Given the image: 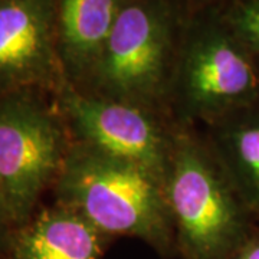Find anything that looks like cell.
<instances>
[{
  "label": "cell",
  "instance_id": "5",
  "mask_svg": "<svg viewBox=\"0 0 259 259\" xmlns=\"http://www.w3.org/2000/svg\"><path fill=\"white\" fill-rule=\"evenodd\" d=\"M72 137L54 95L39 90L0 94V196L15 229L52 189Z\"/></svg>",
  "mask_w": 259,
  "mask_h": 259
},
{
  "label": "cell",
  "instance_id": "14",
  "mask_svg": "<svg viewBox=\"0 0 259 259\" xmlns=\"http://www.w3.org/2000/svg\"><path fill=\"white\" fill-rule=\"evenodd\" d=\"M192 10L206 9V8H218L226 0H183Z\"/></svg>",
  "mask_w": 259,
  "mask_h": 259
},
{
  "label": "cell",
  "instance_id": "1",
  "mask_svg": "<svg viewBox=\"0 0 259 259\" xmlns=\"http://www.w3.org/2000/svg\"><path fill=\"white\" fill-rule=\"evenodd\" d=\"M52 192L54 203L112 239L136 238L163 258L177 256L164 185L143 167L72 140Z\"/></svg>",
  "mask_w": 259,
  "mask_h": 259
},
{
  "label": "cell",
  "instance_id": "11",
  "mask_svg": "<svg viewBox=\"0 0 259 259\" xmlns=\"http://www.w3.org/2000/svg\"><path fill=\"white\" fill-rule=\"evenodd\" d=\"M216 9L243 45L259 58V0H226Z\"/></svg>",
  "mask_w": 259,
  "mask_h": 259
},
{
  "label": "cell",
  "instance_id": "4",
  "mask_svg": "<svg viewBox=\"0 0 259 259\" xmlns=\"http://www.w3.org/2000/svg\"><path fill=\"white\" fill-rule=\"evenodd\" d=\"M256 101L258 58L216 8L192 10L170 88V117L182 124L207 127Z\"/></svg>",
  "mask_w": 259,
  "mask_h": 259
},
{
  "label": "cell",
  "instance_id": "8",
  "mask_svg": "<svg viewBox=\"0 0 259 259\" xmlns=\"http://www.w3.org/2000/svg\"><path fill=\"white\" fill-rule=\"evenodd\" d=\"M112 241L81 214L54 203L39 206L15 229L6 259H102Z\"/></svg>",
  "mask_w": 259,
  "mask_h": 259
},
{
  "label": "cell",
  "instance_id": "9",
  "mask_svg": "<svg viewBox=\"0 0 259 259\" xmlns=\"http://www.w3.org/2000/svg\"><path fill=\"white\" fill-rule=\"evenodd\" d=\"M125 0H56V39L65 79L81 88L97 64Z\"/></svg>",
  "mask_w": 259,
  "mask_h": 259
},
{
  "label": "cell",
  "instance_id": "7",
  "mask_svg": "<svg viewBox=\"0 0 259 259\" xmlns=\"http://www.w3.org/2000/svg\"><path fill=\"white\" fill-rule=\"evenodd\" d=\"M56 39V0H0V94L65 82Z\"/></svg>",
  "mask_w": 259,
  "mask_h": 259
},
{
  "label": "cell",
  "instance_id": "12",
  "mask_svg": "<svg viewBox=\"0 0 259 259\" xmlns=\"http://www.w3.org/2000/svg\"><path fill=\"white\" fill-rule=\"evenodd\" d=\"M13 233H15V226L6 210L5 202L0 196V259H6L8 256Z\"/></svg>",
  "mask_w": 259,
  "mask_h": 259
},
{
  "label": "cell",
  "instance_id": "6",
  "mask_svg": "<svg viewBox=\"0 0 259 259\" xmlns=\"http://www.w3.org/2000/svg\"><path fill=\"white\" fill-rule=\"evenodd\" d=\"M52 95L74 141L143 167L166 183L175 144L170 115L81 93L68 81Z\"/></svg>",
  "mask_w": 259,
  "mask_h": 259
},
{
  "label": "cell",
  "instance_id": "2",
  "mask_svg": "<svg viewBox=\"0 0 259 259\" xmlns=\"http://www.w3.org/2000/svg\"><path fill=\"white\" fill-rule=\"evenodd\" d=\"M164 192L182 259H229L258 225L196 125L175 121Z\"/></svg>",
  "mask_w": 259,
  "mask_h": 259
},
{
  "label": "cell",
  "instance_id": "15",
  "mask_svg": "<svg viewBox=\"0 0 259 259\" xmlns=\"http://www.w3.org/2000/svg\"><path fill=\"white\" fill-rule=\"evenodd\" d=\"M258 62H259V58H258Z\"/></svg>",
  "mask_w": 259,
  "mask_h": 259
},
{
  "label": "cell",
  "instance_id": "10",
  "mask_svg": "<svg viewBox=\"0 0 259 259\" xmlns=\"http://www.w3.org/2000/svg\"><path fill=\"white\" fill-rule=\"evenodd\" d=\"M204 136L259 225V101L207 125Z\"/></svg>",
  "mask_w": 259,
  "mask_h": 259
},
{
  "label": "cell",
  "instance_id": "3",
  "mask_svg": "<svg viewBox=\"0 0 259 259\" xmlns=\"http://www.w3.org/2000/svg\"><path fill=\"white\" fill-rule=\"evenodd\" d=\"M190 12L183 0H125L97 64L76 90L170 115V88Z\"/></svg>",
  "mask_w": 259,
  "mask_h": 259
},
{
  "label": "cell",
  "instance_id": "13",
  "mask_svg": "<svg viewBox=\"0 0 259 259\" xmlns=\"http://www.w3.org/2000/svg\"><path fill=\"white\" fill-rule=\"evenodd\" d=\"M229 259H259V225L255 226L246 241L232 253Z\"/></svg>",
  "mask_w": 259,
  "mask_h": 259
}]
</instances>
